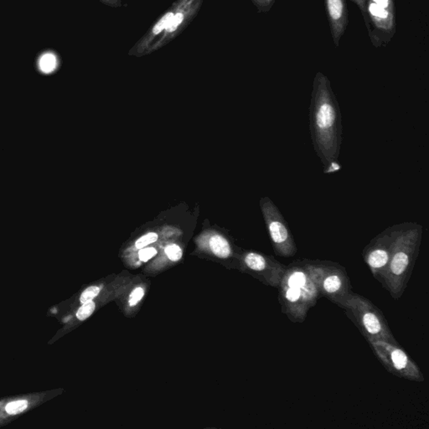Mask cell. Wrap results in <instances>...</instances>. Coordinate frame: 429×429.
<instances>
[{
    "label": "cell",
    "mask_w": 429,
    "mask_h": 429,
    "mask_svg": "<svg viewBox=\"0 0 429 429\" xmlns=\"http://www.w3.org/2000/svg\"><path fill=\"white\" fill-rule=\"evenodd\" d=\"M309 131L314 152L324 166L339 160L342 144V117L329 79L315 76L309 106Z\"/></svg>",
    "instance_id": "6da1fadb"
},
{
    "label": "cell",
    "mask_w": 429,
    "mask_h": 429,
    "mask_svg": "<svg viewBox=\"0 0 429 429\" xmlns=\"http://www.w3.org/2000/svg\"><path fill=\"white\" fill-rule=\"evenodd\" d=\"M423 226L417 222L399 224L393 241L390 260L382 275L380 283L393 299L402 297L407 289L419 255Z\"/></svg>",
    "instance_id": "7a4b0ae2"
},
{
    "label": "cell",
    "mask_w": 429,
    "mask_h": 429,
    "mask_svg": "<svg viewBox=\"0 0 429 429\" xmlns=\"http://www.w3.org/2000/svg\"><path fill=\"white\" fill-rule=\"evenodd\" d=\"M277 289L282 314L293 323H304L319 298L309 259H296L287 266Z\"/></svg>",
    "instance_id": "3957f363"
},
{
    "label": "cell",
    "mask_w": 429,
    "mask_h": 429,
    "mask_svg": "<svg viewBox=\"0 0 429 429\" xmlns=\"http://www.w3.org/2000/svg\"><path fill=\"white\" fill-rule=\"evenodd\" d=\"M336 304L343 309L367 342L386 341L399 345L383 311L369 299L352 291Z\"/></svg>",
    "instance_id": "277c9868"
},
{
    "label": "cell",
    "mask_w": 429,
    "mask_h": 429,
    "mask_svg": "<svg viewBox=\"0 0 429 429\" xmlns=\"http://www.w3.org/2000/svg\"><path fill=\"white\" fill-rule=\"evenodd\" d=\"M309 267L319 291V298L336 304L352 292V285L346 267L328 260L309 259Z\"/></svg>",
    "instance_id": "5b68a950"
},
{
    "label": "cell",
    "mask_w": 429,
    "mask_h": 429,
    "mask_svg": "<svg viewBox=\"0 0 429 429\" xmlns=\"http://www.w3.org/2000/svg\"><path fill=\"white\" fill-rule=\"evenodd\" d=\"M371 351L388 372L397 377L414 383H424L419 366L400 345L386 341L368 342Z\"/></svg>",
    "instance_id": "8992f818"
},
{
    "label": "cell",
    "mask_w": 429,
    "mask_h": 429,
    "mask_svg": "<svg viewBox=\"0 0 429 429\" xmlns=\"http://www.w3.org/2000/svg\"><path fill=\"white\" fill-rule=\"evenodd\" d=\"M260 206L275 255L285 258L295 257L297 245L279 209L269 197L262 199Z\"/></svg>",
    "instance_id": "52a82bcc"
},
{
    "label": "cell",
    "mask_w": 429,
    "mask_h": 429,
    "mask_svg": "<svg viewBox=\"0 0 429 429\" xmlns=\"http://www.w3.org/2000/svg\"><path fill=\"white\" fill-rule=\"evenodd\" d=\"M398 228L399 224L386 228L372 238L362 251L364 262L379 282L390 260L393 241Z\"/></svg>",
    "instance_id": "ba28073f"
},
{
    "label": "cell",
    "mask_w": 429,
    "mask_h": 429,
    "mask_svg": "<svg viewBox=\"0 0 429 429\" xmlns=\"http://www.w3.org/2000/svg\"><path fill=\"white\" fill-rule=\"evenodd\" d=\"M243 262L245 267L261 282L275 289L279 286L287 267L273 256L266 255L258 252L246 253Z\"/></svg>",
    "instance_id": "9c48e42d"
},
{
    "label": "cell",
    "mask_w": 429,
    "mask_h": 429,
    "mask_svg": "<svg viewBox=\"0 0 429 429\" xmlns=\"http://www.w3.org/2000/svg\"><path fill=\"white\" fill-rule=\"evenodd\" d=\"M192 1L193 0H181V1H179V5L175 8L174 14L172 17L170 24L164 32V35L159 39V41L156 42L155 44H153L152 46L150 47L148 53L154 52L155 50L159 49L164 44H166L167 42L172 39V38L174 36V34L179 33V30L185 26V22L192 19V15H196V13L199 9H196L194 10H193V9L197 5H200L201 0L197 2L195 5H192Z\"/></svg>",
    "instance_id": "30bf717a"
},
{
    "label": "cell",
    "mask_w": 429,
    "mask_h": 429,
    "mask_svg": "<svg viewBox=\"0 0 429 429\" xmlns=\"http://www.w3.org/2000/svg\"><path fill=\"white\" fill-rule=\"evenodd\" d=\"M333 39L338 43L347 24V13L344 0H325Z\"/></svg>",
    "instance_id": "8fae6325"
},
{
    "label": "cell",
    "mask_w": 429,
    "mask_h": 429,
    "mask_svg": "<svg viewBox=\"0 0 429 429\" xmlns=\"http://www.w3.org/2000/svg\"><path fill=\"white\" fill-rule=\"evenodd\" d=\"M210 247L214 254L221 258H227L231 256V246L226 238L215 235L210 240Z\"/></svg>",
    "instance_id": "7c38bea8"
},
{
    "label": "cell",
    "mask_w": 429,
    "mask_h": 429,
    "mask_svg": "<svg viewBox=\"0 0 429 429\" xmlns=\"http://www.w3.org/2000/svg\"><path fill=\"white\" fill-rule=\"evenodd\" d=\"M369 12H370L371 17L375 20V22L376 21L377 24H380V25H383V26H385V25L389 26V21H391L390 13L387 10V9H384L379 5H375L370 0Z\"/></svg>",
    "instance_id": "4fadbf2b"
},
{
    "label": "cell",
    "mask_w": 429,
    "mask_h": 429,
    "mask_svg": "<svg viewBox=\"0 0 429 429\" xmlns=\"http://www.w3.org/2000/svg\"><path fill=\"white\" fill-rule=\"evenodd\" d=\"M39 71L43 74H52L57 68V60L54 55L45 54L39 60Z\"/></svg>",
    "instance_id": "5bb4252c"
},
{
    "label": "cell",
    "mask_w": 429,
    "mask_h": 429,
    "mask_svg": "<svg viewBox=\"0 0 429 429\" xmlns=\"http://www.w3.org/2000/svg\"><path fill=\"white\" fill-rule=\"evenodd\" d=\"M28 407V402L25 400H20L16 402H11L6 406V411L10 415L18 414L25 411Z\"/></svg>",
    "instance_id": "9a60e30c"
},
{
    "label": "cell",
    "mask_w": 429,
    "mask_h": 429,
    "mask_svg": "<svg viewBox=\"0 0 429 429\" xmlns=\"http://www.w3.org/2000/svg\"><path fill=\"white\" fill-rule=\"evenodd\" d=\"M95 307H96L95 304L92 301L82 304V306L78 309V311L76 313V317L80 320H85L92 314L94 310H95Z\"/></svg>",
    "instance_id": "2e32d148"
},
{
    "label": "cell",
    "mask_w": 429,
    "mask_h": 429,
    "mask_svg": "<svg viewBox=\"0 0 429 429\" xmlns=\"http://www.w3.org/2000/svg\"><path fill=\"white\" fill-rule=\"evenodd\" d=\"M165 253H166L167 257L169 258V260L173 261V262L180 260L182 258V254H183L181 248H179V246L175 245V244L167 246L166 248H165Z\"/></svg>",
    "instance_id": "e0dca14e"
},
{
    "label": "cell",
    "mask_w": 429,
    "mask_h": 429,
    "mask_svg": "<svg viewBox=\"0 0 429 429\" xmlns=\"http://www.w3.org/2000/svg\"><path fill=\"white\" fill-rule=\"evenodd\" d=\"M158 240V235L155 232L148 233L146 235H142L138 240L135 243L136 248L138 249L144 248L146 246L150 245L151 243H154Z\"/></svg>",
    "instance_id": "ac0fdd59"
},
{
    "label": "cell",
    "mask_w": 429,
    "mask_h": 429,
    "mask_svg": "<svg viewBox=\"0 0 429 429\" xmlns=\"http://www.w3.org/2000/svg\"><path fill=\"white\" fill-rule=\"evenodd\" d=\"M99 293H100V289L99 287H95V286L89 287L82 293L80 301L81 304L92 301V299H95L99 295Z\"/></svg>",
    "instance_id": "d6986e66"
},
{
    "label": "cell",
    "mask_w": 429,
    "mask_h": 429,
    "mask_svg": "<svg viewBox=\"0 0 429 429\" xmlns=\"http://www.w3.org/2000/svg\"><path fill=\"white\" fill-rule=\"evenodd\" d=\"M342 169L341 163L339 162V160H332L330 162L328 163L326 165L323 166V174H330L333 173L341 171Z\"/></svg>",
    "instance_id": "ffe728a7"
},
{
    "label": "cell",
    "mask_w": 429,
    "mask_h": 429,
    "mask_svg": "<svg viewBox=\"0 0 429 429\" xmlns=\"http://www.w3.org/2000/svg\"><path fill=\"white\" fill-rule=\"evenodd\" d=\"M157 254V251L154 248H141L138 253V257L142 262H147L151 258H154Z\"/></svg>",
    "instance_id": "44dd1931"
},
{
    "label": "cell",
    "mask_w": 429,
    "mask_h": 429,
    "mask_svg": "<svg viewBox=\"0 0 429 429\" xmlns=\"http://www.w3.org/2000/svg\"><path fill=\"white\" fill-rule=\"evenodd\" d=\"M145 295V290H142V288H137L132 291L129 299V304L131 306H134L138 302L142 299Z\"/></svg>",
    "instance_id": "7402d4cb"
},
{
    "label": "cell",
    "mask_w": 429,
    "mask_h": 429,
    "mask_svg": "<svg viewBox=\"0 0 429 429\" xmlns=\"http://www.w3.org/2000/svg\"><path fill=\"white\" fill-rule=\"evenodd\" d=\"M370 1L375 5H379L380 7L384 8V9H388L390 7V0H370Z\"/></svg>",
    "instance_id": "603a6c76"
},
{
    "label": "cell",
    "mask_w": 429,
    "mask_h": 429,
    "mask_svg": "<svg viewBox=\"0 0 429 429\" xmlns=\"http://www.w3.org/2000/svg\"><path fill=\"white\" fill-rule=\"evenodd\" d=\"M104 1H109V2H110V5H112V4H113V1H115V2H117V1H119V0H104Z\"/></svg>",
    "instance_id": "cb8c5ba5"
}]
</instances>
